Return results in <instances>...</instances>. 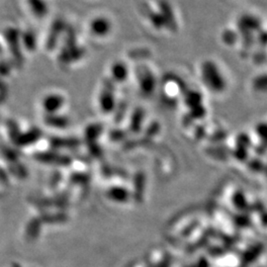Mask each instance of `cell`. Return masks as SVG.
Listing matches in <instances>:
<instances>
[{
  "instance_id": "cell-1",
  "label": "cell",
  "mask_w": 267,
  "mask_h": 267,
  "mask_svg": "<svg viewBox=\"0 0 267 267\" xmlns=\"http://www.w3.org/2000/svg\"><path fill=\"white\" fill-rule=\"evenodd\" d=\"M158 8H159L158 12L160 13L165 22V27H167V29L171 31H175L177 28V23L175 20L173 9L170 6V4L166 1V0H159Z\"/></svg>"
},
{
  "instance_id": "cell-4",
  "label": "cell",
  "mask_w": 267,
  "mask_h": 267,
  "mask_svg": "<svg viewBox=\"0 0 267 267\" xmlns=\"http://www.w3.org/2000/svg\"><path fill=\"white\" fill-rule=\"evenodd\" d=\"M149 19L151 23L153 24V26L156 29H162L165 27V22L159 12H153V11L150 12Z\"/></svg>"
},
{
  "instance_id": "cell-3",
  "label": "cell",
  "mask_w": 267,
  "mask_h": 267,
  "mask_svg": "<svg viewBox=\"0 0 267 267\" xmlns=\"http://www.w3.org/2000/svg\"><path fill=\"white\" fill-rule=\"evenodd\" d=\"M30 5L33 11L39 16H43L47 13V5L43 0H30Z\"/></svg>"
},
{
  "instance_id": "cell-2",
  "label": "cell",
  "mask_w": 267,
  "mask_h": 267,
  "mask_svg": "<svg viewBox=\"0 0 267 267\" xmlns=\"http://www.w3.org/2000/svg\"><path fill=\"white\" fill-rule=\"evenodd\" d=\"M112 29L111 22L102 16L94 18L90 23V31L97 37H104L110 33Z\"/></svg>"
}]
</instances>
